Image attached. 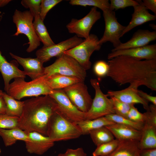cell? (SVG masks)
<instances>
[{
	"mask_svg": "<svg viewBox=\"0 0 156 156\" xmlns=\"http://www.w3.org/2000/svg\"><path fill=\"white\" fill-rule=\"evenodd\" d=\"M105 127L112 133L114 137L119 141H139L140 140L141 131L115 123Z\"/></svg>",
	"mask_w": 156,
	"mask_h": 156,
	"instance_id": "21",
	"label": "cell"
},
{
	"mask_svg": "<svg viewBox=\"0 0 156 156\" xmlns=\"http://www.w3.org/2000/svg\"><path fill=\"white\" fill-rule=\"evenodd\" d=\"M66 156H86L87 154L82 148L75 149L68 148L64 153Z\"/></svg>",
	"mask_w": 156,
	"mask_h": 156,
	"instance_id": "41",
	"label": "cell"
},
{
	"mask_svg": "<svg viewBox=\"0 0 156 156\" xmlns=\"http://www.w3.org/2000/svg\"><path fill=\"white\" fill-rule=\"evenodd\" d=\"M11 1V0H0V7L5 6Z\"/></svg>",
	"mask_w": 156,
	"mask_h": 156,
	"instance_id": "46",
	"label": "cell"
},
{
	"mask_svg": "<svg viewBox=\"0 0 156 156\" xmlns=\"http://www.w3.org/2000/svg\"><path fill=\"white\" fill-rule=\"evenodd\" d=\"M2 97L6 104V114L19 117L23 112L24 101L16 100L5 92H3Z\"/></svg>",
	"mask_w": 156,
	"mask_h": 156,
	"instance_id": "27",
	"label": "cell"
},
{
	"mask_svg": "<svg viewBox=\"0 0 156 156\" xmlns=\"http://www.w3.org/2000/svg\"><path fill=\"white\" fill-rule=\"evenodd\" d=\"M83 40L76 35L59 43L48 47H43L36 53L37 57L44 63L53 57H57L65 51L73 48L83 41Z\"/></svg>",
	"mask_w": 156,
	"mask_h": 156,
	"instance_id": "13",
	"label": "cell"
},
{
	"mask_svg": "<svg viewBox=\"0 0 156 156\" xmlns=\"http://www.w3.org/2000/svg\"><path fill=\"white\" fill-rule=\"evenodd\" d=\"M141 132L139 149L156 148V127L144 122Z\"/></svg>",
	"mask_w": 156,
	"mask_h": 156,
	"instance_id": "24",
	"label": "cell"
},
{
	"mask_svg": "<svg viewBox=\"0 0 156 156\" xmlns=\"http://www.w3.org/2000/svg\"><path fill=\"white\" fill-rule=\"evenodd\" d=\"M138 92L140 96L147 102H150L156 105V96L151 95L141 90H138Z\"/></svg>",
	"mask_w": 156,
	"mask_h": 156,
	"instance_id": "42",
	"label": "cell"
},
{
	"mask_svg": "<svg viewBox=\"0 0 156 156\" xmlns=\"http://www.w3.org/2000/svg\"><path fill=\"white\" fill-rule=\"evenodd\" d=\"M114 123L105 116L93 120H84L76 124L79 128L82 135H85L89 134L91 131L95 129Z\"/></svg>",
	"mask_w": 156,
	"mask_h": 156,
	"instance_id": "26",
	"label": "cell"
},
{
	"mask_svg": "<svg viewBox=\"0 0 156 156\" xmlns=\"http://www.w3.org/2000/svg\"><path fill=\"white\" fill-rule=\"evenodd\" d=\"M62 0H42L40 4V10L39 16L43 21L49 11Z\"/></svg>",
	"mask_w": 156,
	"mask_h": 156,
	"instance_id": "37",
	"label": "cell"
},
{
	"mask_svg": "<svg viewBox=\"0 0 156 156\" xmlns=\"http://www.w3.org/2000/svg\"><path fill=\"white\" fill-rule=\"evenodd\" d=\"M94 144L97 146L114 140V137L105 126L91 131L89 133Z\"/></svg>",
	"mask_w": 156,
	"mask_h": 156,
	"instance_id": "29",
	"label": "cell"
},
{
	"mask_svg": "<svg viewBox=\"0 0 156 156\" xmlns=\"http://www.w3.org/2000/svg\"><path fill=\"white\" fill-rule=\"evenodd\" d=\"M1 152V149H0V153Z\"/></svg>",
	"mask_w": 156,
	"mask_h": 156,
	"instance_id": "50",
	"label": "cell"
},
{
	"mask_svg": "<svg viewBox=\"0 0 156 156\" xmlns=\"http://www.w3.org/2000/svg\"><path fill=\"white\" fill-rule=\"evenodd\" d=\"M105 22V29L102 37L99 40L101 45L106 42L112 43L114 48L119 46L122 42L120 38L125 26L120 24L117 20L115 11L109 9L103 11Z\"/></svg>",
	"mask_w": 156,
	"mask_h": 156,
	"instance_id": "9",
	"label": "cell"
},
{
	"mask_svg": "<svg viewBox=\"0 0 156 156\" xmlns=\"http://www.w3.org/2000/svg\"><path fill=\"white\" fill-rule=\"evenodd\" d=\"M139 156H156V148L140 149Z\"/></svg>",
	"mask_w": 156,
	"mask_h": 156,
	"instance_id": "44",
	"label": "cell"
},
{
	"mask_svg": "<svg viewBox=\"0 0 156 156\" xmlns=\"http://www.w3.org/2000/svg\"><path fill=\"white\" fill-rule=\"evenodd\" d=\"M49 95L57 104L58 111L68 120L77 124L85 120V113L80 111L73 105L63 89L53 90Z\"/></svg>",
	"mask_w": 156,
	"mask_h": 156,
	"instance_id": "10",
	"label": "cell"
},
{
	"mask_svg": "<svg viewBox=\"0 0 156 156\" xmlns=\"http://www.w3.org/2000/svg\"><path fill=\"white\" fill-rule=\"evenodd\" d=\"M19 118L6 114H0V129H9L18 127Z\"/></svg>",
	"mask_w": 156,
	"mask_h": 156,
	"instance_id": "34",
	"label": "cell"
},
{
	"mask_svg": "<svg viewBox=\"0 0 156 156\" xmlns=\"http://www.w3.org/2000/svg\"><path fill=\"white\" fill-rule=\"evenodd\" d=\"M10 54L23 67L26 75L34 80L44 75L43 63L38 58H23L10 52Z\"/></svg>",
	"mask_w": 156,
	"mask_h": 156,
	"instance_id": "17",
	"label": "cell"
},
{
	"mask_svg": "<svg viewBox=\"0 0 156 156\" xmlns=\"http://www.w3.org/2000/svg\"><path fill=\"white\" fill-rule=\"evenodd\" d=\"M138 88L130 85L121 90H109L107 94L108 96L114 97L124 103L131 104H142L146 111L149 109L148 102L140 97L138 92Z\"/></svg>",
	"mask_w": 156,
	"mask_h": 156,
	"instance_id": "18",
	"label": "cell"
},
{
	"mask_svg": "<svg viewBox=\"0 0 156 156\" xmlns=\"http://www.w3.org/2000/svg\"><path fill=\"white\" fill-rule=\"evenodd\" d=\"M120 56H126L138 60H156V44L111 52L108 54L107 58L109 60Z\"/></svg>",
	"mask_w": 156,
	"mask_h": 156,
	"instance_id": "14",
	"label": "cell"
},
{
	"mask_svg": "<svg viewBox=\"0 0 156 156\" xmlns=\"http://www.w3.org/2000/svg\"><path fill=\"white\" fill-rule=\"evenodd\" d=\"M95 35L90 34L89 37L75 47L64 52V53L75 59L86 70L90 68L91 63L90 57L95 51L99 50L101 45Z\"/></svg>",
	"mask_w": 156,
	"mask_h": 156,
	"instance_id": "8",
	"label": "cell"
},
{
	"mask_svg": "<svg viewBox=\"0 0 156 156\" xmlns=\"http://www.w3.org/2000/svg\"><path fill=\"white\" fill-rule=\"evenodd\" d=\"M42 0H23L21 5L26 8H29V11L34 18L39 16L40 10V4Z\"/></svg>",
	"mask_w": 156,
	"mask_h": 156,
	"instance_id": "35",
	"label": "cell"
},
{
	"mask_svg": "<svg viewBox=\"0 0 156 156\" xmlns=\"http://www.w3.org/2000/svg\"><path fill=\"white\" fill-rule=\"evenodd\" d=\"M142 3L147 9L150 10L153 12L155 15L156 14V0H143Z\"/></svg>",
	"mask_w": 156,
	"mask_h": 156,
	"instance_id": "43",
	"label": "cell"
},
{
	"mask_svg": "<svg viewBox=\"0 0 156 156\" xmlns=\"http://www.w3.org/2000/svg\"><path fill=\"white\" fill-rule=\"evenodd\" d=\"M62 89L72 103L78 110L84 113L88 111L93 99L84 81L79 82Z\"/></svg>",
	"mask_w": 156,
	"mask_h": 156,
	"instance_id": "11",
	"label": "cell"
},
{
	"mask_svg": "<svg viewBox=\"0 0 156 156\" xmlns=\"http://www.w3.org/2000/svg\"><path fill=\"white\" fill-rule=\"evenodd\" d=\"M3 93V92L2 90H0V97L2 96Z\"/></svg>",
	"mask_w": 156,
	"mask_h": 156,
	"instance_id": "49",
	"label": "cell"
},
{
	"mask_svg": "<svg viewBox=\"0 0 156 156\" xmlns=\"http://www.w3.org/2000/svg\"><path fill=\"white\" fill-rule=\"evenodd\" d=\"M156 39L155 31H151L147 29H140L133 34L130 40L126 42L122 43L111 51L144 47Z\"/></svg>",
	"mask_w": 156,
	"mask_h": 156,
	"instance_id": "16",
	"label": "cell"
},
{
	"mask_svg": "<svg viewBox=\"0 0 156 156\" xmlns=\"http://www.w3.org/2000/svg\"><path fill=\"white\" fill-rule=\"evenodd\" d=\"M6 105L2 96L0 97V114H6Z\"/></svg>",
	"mask_w": 156,
	"mask_h": 156,
	"instance_id": "45",
	"label": "cell"
},
{
	"mask_svg": "<svg viewBox=\"0 0 156 156\" xmlns=\"http://www.w3.org/2000/svg\"><path fill=\"white\" fill-rule=\"evenodd\" d=\"M0 72L3 79L6 92L12 79L18 77L25 78L26 75L23 71L20 70L13 64L8 62L2 55L0 51Z\"/></svg>",
	"mask_w": 156,
	"mask_h": 156,
	"instance_id": "20",
	"label": "cell"
},
{
	"mask_svg": "<svg viewBox=\"0 0 156 156\" xmlns=\"http://www.w3.org/2000/svg\"><path fill=\"white\" fill-rule=\"evenodd\" d=\"M34 17L29 10L21 12L16 10L12 17L13 22L16 27V31L13 35L18 36L23 34L27 38L29 46L26 49L28 53L31 52L39 46L40 40L34 30L33 24Z\"/></svg>",
	"mask_w": 156,
	"mask_h": 156,
	"instance_id": "6",
	"label": "cell"
},
{
	"mask_svg": "<svg viewBox=\"0 0 156 156\" xmlns=\"http://www.w3.org/2000/svg\"><path fill=\"white\" fill-rule=\"evenodd\" d=\"M69 3L72 5L92 6L103 11L110 9V3L108 0H71Z\"/></svg>",
	"mask_w": 156,
	"mask_h": 156,
	"instance_id": "30",
	"label": "cell"
},
{
	"mask_svg": "<svg viewBox=\"0 0 156 156\" xmlns=\"http://www.w3.org/2000/svg\"><path fill=\"white\" fill-rule=\"evenodd\" d=\"M57 156H66L65 154L64 153H60Z\"/></svg>",
	"mask_w": 156,
	"mask_h": 156,
	"instance_id": "48",
	"label": "cell"
},
{
	"mask_svg": "<svg viewBox=\"0 0 156 156\" xmlns=\"http://www.w3.org/2000/svg\"><path fill=\"white\" fill-rule=\"evenodd\" d=\"M139 141H120L114 151L108 156H139Z\"/></svg>",
	"mask_w": 156,
	"mask_h": 156,
	"instance_id": "25",
	"label": "cell"
},
{
	"mask_svg": "<svg viewBox=\"0 0 156 156\" xmlns=\"http://www.w3.org/2000/svg\"><path fill=\"white\" fill-rule=\"evenodd\" d=\"M97 8L92 7L88 13L81 19H72L66 26L68 32L75 34L80 38H88L92 26L101 17V13Z\"/></svg>",
	"mask_w": 156,
	"mask_h": 156,
	"instance_id": "12",
	"label": "cell"
},
{
	"mask_svg": "<svg viewBox=\"0 0 156 156\" xmlns=\"http://www.w3.org/2000/svg\"><path fill=\"white\" fill-rule=\"evenodd\" d=\"M55 74L75 77L84 81L86 76V70L77 62L64 53L57 57L53 63L44 67V75L46 77Z\"/></svg>",
	"mask_w": 156,
	"mask_h": 156,
	"instance_id": "5",
	"label": "cell"
},
{
	"mask_svg": "<svg viewBox=\"0 0 156 156\" xmlns=\"http://www.w3.org/2000/svg\"><path fill=\"white\" fill-rule=\"evenodd\" d=\"M138 1L139 4L133 7L134 12L132 14L131 20L129 24L125 26L121 37L134 27L148 21L155 20L156 18V15L149 13L142 1Z\"/></svg>",
	"mask_w": 156,
	"mask_h": 156,
	"instance_id": "19",
	"label": "cell"
},
{
	"mask_svg": "<svg viewBox=\"0 0 156 156\" xmlns=\"http://www.w3.org/2000/svg\"><path fill=\"white\" fill-rule=\"evenodd\" d=\"M138 4V0H111L110 3V10L114 11L128 7H133Z\"/></svg>",
	"mask_w": 156,
	"mask_h": 156,
	"instance_id": "36",
	"label": "cell"
},
{
	"mask_svg": "<svg viewBox=\"0 0 156 156\" xmlns=\"http://www.w3.org/2000/svg\"><path fill=\"white\" fill-rule=\"evenodd\" d=\"M120 141L114 139L110 142L97 146L92 153L93 156H108L117 148Z\"/></svg>",
	"mask_w": 156,
	"mask_h": 156,
	"instance_id": "31",
	"label": "cell"
},
{
	"mask_svg": "<svg viewBox=\"0 0 156 156\" xmlns=\"http://www.w3.org/2000/svg\"><path fill=\"white\" fill-rule=\"evenodd\" d=\"M90 82L95 95L90 108L85 113V120H93L115 114L111 98L103 92L98 80L91 79Z\"/></svg>",
	"mask_w": 156,
	"mask_h": 156,
	"instance_id": "7",
	"label": "cell"
},
{
	"mask_svg": "<svg viewBox=\"0 0 156 156\" xmlns=\"http://www.w3.org/2000/svg\"><path fill=\"white\" fill-rule=\"evenodd\" d=\"M109 69V66L108 63L102 60L96 62L94 67V70L95 74L99 77L107 75Z\"/></svg>",
	"mask_w": 156,
	"mask_h": 156,
	"instance_id": "39",
	"label": "cell"
},
{
	"mask_svg": "<svg viewBox=\"0 0 156 156\" xmlns=\"http://www.w3.org/2000/svg\"><path fill=\"white\" fill-rule=\"evenodd\" d=\"M107 76L120 86L126 83L138 88L144 85L156 90V60H138L120 56L109 60Z\"/></svg>",
	"mask_w": 156,
	"mask_h": 156,
	"instance_id": "1",
	"label": "cell"
},
{
	"mask_svg": "<svg viewBox=\"0 0 156 156\" xmlns=\"http://www.w3.org/2000/svg\"><path fill=\"white\" fill-rule=\"evenodd\" d=\"M33 24L35 32L40 41L43 44V47H48L55 44L50 37L43 21L39 16L34 17Z\"/></svg>",
	"mask_w": 156,
	"mask_h": 156,
	"instance_id": "28",
	"label": "cell"
},
{
	"mask_svg": "<svg viewBox=\"0 0 156 156\" xmlns=\"http://www.w3.org/2000/svg\"><path fill=\"white\" fill-rule=\"evenodd\" d=\"M14 79L13 81L10 83L6 92L17 100L25 97L49 95L53 91L46 83L44 75L28 82L23 78Z\"/></svg>",
	"mask_w": 156,
	"mask_h": 156,
	"instance_id": "3",
	"label": "cell"
},
{
	"mask_svg": "<svg viewBox=\"0 0 156 156\" xmlns=\"http://www.w3.org/2000/svg\"><path fill=\"white\" fill-rule=\"evenodd\" d=\"M144 114L145 116L144 122L156 127V105L151 104L149 105V109Z\"/></svg>",
	"mask_w": 156,
	"mask_h": 156,
	"instance_id": "40",
	"label": "cell"
},
{
	"mask_svg": "<svg viewBox=\"0 0 156 156\" xmlns=\"http://www.w3.org/2000/svg\"><path fill=\"white\" fill-rule=\"evenodd\" d=\"M29 139L25 142V148L30 154L41 155L54 145L55 142L49 137L36 132L28 133Z\"/></svg>",
	"mask_w": 156,
	"mask_h": 156,
	"instance_id": "15",
	"label": "cell"
},
{
	"mask_svg": "<svg viewBox=\"0 0 156 156\" xmlns=\"http://www.w3.org/2000/svg\"><path fill=\"white\" fill-rule=\"evenodd\" d=\"M133 105L131 107L127 116V118L135 122L144 123L145 116L144 113L140 112Z\"/></svg>",
	"mask_w": 156,
	"mask_h": 156,
	"instance_id": "38",
	"label": "cell"
},
{
	"mask_svg": "<svg viewBox=\"0 0 156 156\" xmlns=\"http://www.w3.org/2000/svg\"><path fill=\"white\" fill-rule=\"evenodd\" d=\"M151 28L154 29H156V25H155L154 24H149Z\"/></svg>",
	"mask_w": 156,
	"mask_h": 156,
	"instance_id": "47",
	"label": "cell"
},
{
	"mask_svg": "<svg viewBox=\"0 0 156 156\" xmlns=\"http://www.w3.org/2000/svg\"><path fill=\"white\" fill-rule=\"evenodd\" d=\"M110 97L112 100L115 114L127 118V114L131 107L134 105L124 103L114 97Z\"/></svg>",
	"mask_w": 156,
	"mask_h": 156,
	"instance_id": "33",
	"label": "cell"
},
{
	"mask_svg": "<svg viewBox=\"0 0 156 156\" xmlns=\"http://www.w3.org/2000/svg\"><path fill=\"white\" fill-rule=\"evenodd\" d=\"M108 120L114 123L118 124L141 131L144 123L133 122L127 118L119 116L115 114L108 115L105 116Z\"/></svg>",
	"mask_w": 156,
	"mask_h": 156,
	"instance_id": "32",
	"label": "cell"
},
{
	"mask_svg": "<svg viewBox=\"0 0 156 156\" xmlns=\"http://www.w3.org/2000/svg\"><path fill=\"white\" fill-rule=\"evenodd\" d=\"M81 135L77 125L66 118L58 110L51 117L47 136L54 142L76 139Z\"/></svg>",
	"mask_w": 156,
	"mask_h": 156,
	"instance_id": "4",
	"label": "cell"
},
{
	"mask_svg": "<svg viewBox=\"0 0 156 156\" xmlns=\"http://www.w3.org/2000/svg\"><path fill=\"white\" fill-rule=\"evenodd\" d=\"M45 77L46 83L53 90L62 89L79 82L84 81L77 77L59 74Z\"/></svg>",
	"mask_w": 156,
	"mask_h": 156,
	"instance_id": "22",
	"label": "cell"
},
{
	"mask_svg": "<svg viewBox=\"0 0 156 156\" xmlns=\"http://www.w3.org/2000/svg\"><path fill=\"white\" fill-rule=\"evenodd\" d=\"M0 136L5 146H12L18 140L25 142L29 139L28 133L19 127L9 129H0Z\"/></svg>",
	"mask_w": 156,
	"mask_h": 156,
	"instance_id": "23",
	"label": "cell"
},
{
	"mask_svg": "<svg viewBox=\"0 0 156 156\" xmlns=\"http://www.w3.org/2000/svg\"><path fill=\"white\" fill-rule=\"evenodd\" d=\"M24 101L18 127L27 133L36 132L47 136L50 118L58 109L56 102L49 95L35 97Z\"/></svg>",
	"mask_w": 156,
	"mask_h": 156,
	"instance_id": "2",
	"label": "cell"
}]
</instances>
